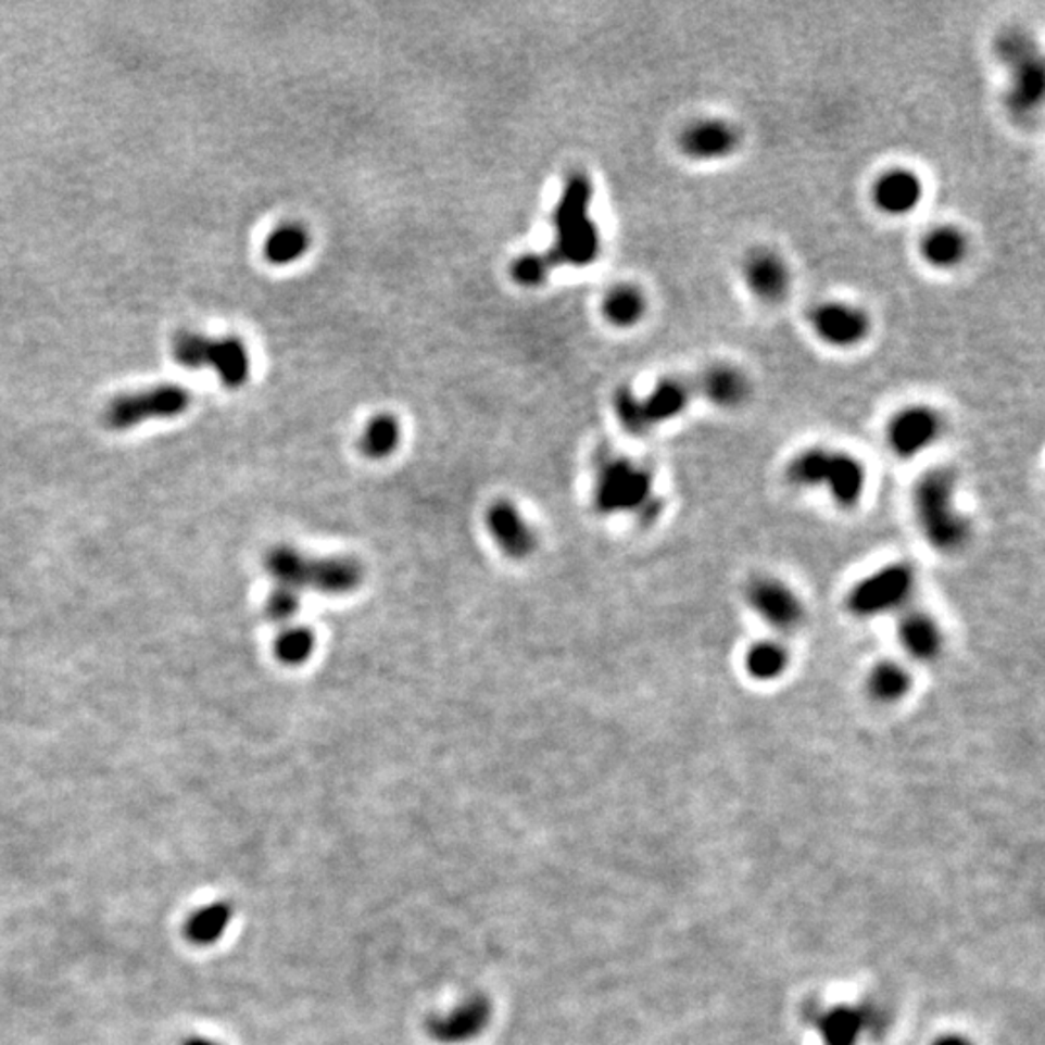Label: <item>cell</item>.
Wrapping results in <instances>:
<instances>
[{
  "label": "cell",
  "mask_w": 1045,
  "mask_h": 1045,
  "mask_svg": "<svg viewBox=\"0 0 1045 1045\" xmlns=\"http://www.w3.org/2000/svg\"><path fill=\"white\" fill-rule=\"evenodd\" d=\"M593 185L586 175L567 178L564 194L554 213L556 242L546 254H529L515 260L512 274L519 285L537 287L544 284L550 272L558 266L586 267L593 264L601 252L599 227L591 219Z\"/></svg>",
  "instance_id": "1"
},
{
  "label": "cell",
  "mask_w": 1045,
  "mask_h": 1045,
  "mask_svg": "<svg viewBox=\"0 0 1045 1045\" xmlns=\"http://www.w3.org/2000/svg\"><path fill=\"white\" fill-rule=\"evenodd\" d=\"M914 515L923 539L943 554H955L970 541V521L957 500L953 470L933 469L914 487Z\"/></svg>",
  "instance_id": "2"
},
{
  "label": "cell",
  "mask_w": 1045,
  "mask_h": 1045,
  "mask_svg": "<svg viewBox=\"0 0 1045 1045\" xmlns=\"http://www.w3.org/2000/svg\"><path fill=\"white\" fill-rule=\"evenodd\" d=\"M792 487L823 488L839 507H856L868 488L864 463L844 450L814 445L796 453L786 467Z\"/></svg>",
  "instance_id": "3"
},
{
  "label": "cell",
  "mask_w": 1045,
  "mask_h": 1045,
  "mask_svg": "<svg viewBox=\"0 0 1045 1045\" xmlns=\"http://www.w3.org/2000/svg\"><path fill=\"white\" fill-rule=\"evenodd\" d=\"M995 53L1009 72L1007 106L1019 118H1030L1044 101L1045 71L1042 54L1034 41L1022 32H1007L997 37Z\"/></svg>",
  "instance_id": "4"
},
{
  "label": "cell",
  "mask_w": 1045,
  "mask_h": 1045,
  "mask_svg": "<svg viewBox=\"0 0 1045 1045\" xmlns=\"http://www.w3.org/2000/svg\"><path fill=\"white\" fill-rule=\"evenodd\" d=\"M171 353L175 363L185 368L198 370L210 366L229 390H237L249 381V349L237 337H207L180 331L173 339Z\"/></svg>",
  "instance_id": "5"
},
{
  "label": "cell",
  "mask_w": 1045,
  "mask_h": 1045,
  "mask_svg": "<svg viewBox=\"0 0 1045 1045\" xmlns=\"http://www.w3.org/2000/svg\"><path fill=\"white\" fill-rule=\"evenodd\" d=\"M695 390L682 378H663L645 398L631 390L616 393V413L626 430L633 435H647L655 426L666 425L682 417L691 405Z\"/></svg>",
  "instance_id": "6"
},
{
  "label": "cell",
  "mask_w": 1045,
  "mask_h": 1045,
  "mask_svg": "<svg viewBox=\"0 0 1045 1045\" xmlns=\"http://www.w3.org/2000/svg\"><path fill=\"white\" fill-rule=\"evenodd\" d=\"M916 587L918 577L912 566L895 562L856 581L846 594V608L861 620L904 610L912 601Z\"/></svg>",
  "instance_id": "7"
},
{
  "label": "cell",
  "mask_w": 1045,
  "mask_h": 1045,
  "mask_svg": "<svg viewBox=\"0 0 1045 1045\" xmlns=\"http://www.w3.org/2000/svg\"><path fill=\"white\" fill-rule=\"evenodd\" d=\"M190 403L192 395L182 386H155L151 390L113 399L105 408V425L113 430H128L148 420L180 417L187 413Z\"/></svg>",
  "instance_id": "8"
},
{
  "label": "cell",
  "mask_w": 1045,
  "mask_h": 1045,
  "mask_svg": "<svg viewBox=\"0 0 1045 1045\" xmlns=\"http://www.w3.org/2000/svg\"><path fill=\"white\" fill-rule=\"evenodd\" d=\"M745 604L759 620L780 633L806 621V606L794 587L775 576H757L745 587Z\"/></svg>",
  "instance_id": "9"
},
{
  "label": "cell",
  "mask_w": 1045,
  "mask_h": 1045,
  "mask_svg": "<svg viewBox=\"0 0 1045 1045\" xmlns=\"http://www.w3.org/2000/svg\"><path fill=\"white\" fill-rule=\"evenodd\" d=\"M809 328L823 345L851 351L866 343L873 324L868 312L858 304L824 301L809 312Z\"/></svg>",
  "instance_id": "10"
},
{
  "label": "cell",
  "mask_w": 1045,
  "mask_h": 1045,
  "mask_svg": "<svg viewBox=\"0 0 1045 1045\" xmlns=\"http://www.w3.org/2000/svg\"><path fill=\"white\" fill-rule=\"evenodd\" d=\"M945 432V420L930 405H908L886 423L889 450L901 459H914L931 450Z\"/></svg>",
  "instance_id": "11"
},
{
  "label": "cell",
  "mask_w": 1045,
  "mask_h": 1045,
  "mask_svg": "<svg viewBox=\"0 0 1045 1045\" xmlns=\"http://www.w3.org/2000/svg\"><path fill=\"white\" fill-rule=\"evenodd\" d=\"M653 496V477L645 467L628 459L606 461L599 475V505L606 512L641 509Z\"/></svg>",
  "instance_id": "12"
},
{
  "label": "cell",
  "mask_w": 1045,
  "mask_h": 1045,
  "mask_svg": "<svg viewBox=\"0 0 1045 1045\" xmlns=\"http://www.w3.org/2000/svg\"><path fill=\"white\" fill-rule=\"evenodd\" d=\"M742 146L738 126L720 116H703L691 121L678 136L683 158L693 163H720L734 158Z\"/></svg>",
  "instance_id": "13"
},
{
  "label": "cell",
  "mask_w": 1045,
  "mask_h": 1045,
  "mask_svg": "<svg viewBox=\"0 0 1045 1045\" xmlns=\"http://www.w3.org/2000/svg\"><path fill=\"white\" fill-rule=\"evenodd\" d=\"M742 281L755 301L775 306L789 299L794 274L789 260L775 249H752L742 260Z\"/></svg>",
  "instance_id": "14"
},
{
  "label": "cell",
  "mask_w": 1045,
  "mask_h": 1045,
  "mask_svg": "<svg viewBox=\"0 0 1045 1045\" xmlns=\"http://www.w3.org/2000/svg\"><path fill=\"white\" fill-rule=\"evenodd\" d=\"M492 1002L484 993H473L461 999L452 1010L436 1015L426 1022L428 1036L436 1044L463 1045L482 1036L492 1020Z\"/></svg>",
  "instance_id": "15"
},
{
  "label": "cell",
  "mask_w": 1045,
  "mask_h": 1045,
  "mask_svg": "<svg viewBox=\"0 0 1045 1045\" xmlns=\"http://www.w3.org/2000/svg\"><path fill=\"white\" fill-rule=\"evenodd\" d=\"M869 192L871 204L879 213L893 219H903L923 204L926 187L912 168L893 167L886 168L873 180Z\"/></svg>",
  "instance_id": "16"
},
{
  "label": "cell",
  "mask_w": 1045,
  "mask_h": 1045,
  "mask_svg": "<svg viewBox=\"0 0 1045 1045\" xmlns=\"http://www.w3.org/2000/svg\"><path fill=\"white\" fill-rule=\"evenodd\" d=\"M921 262L935 272H955L965 266L970 254V239L965 230L941 223L923 232L918 244Z\"/></svg>",
  "instance_id": "17"
},
{
  "label": "cell",
  "mask_w": 1045,
  "mask_h": 1045,
  "mask_svg": "<svg viewBox=\"0 0 1045 1045\" xmlns=\"http://www.w3.org/2000/svg\"><path fill=\"white\" fill-rule=\"evenodd\" d=\"M896 638L904 653L918 663H931L940 658L945 649V631L940 621L926 610L904 612L898 620Z\"/></svg>",
  "instance_id": "18"
},
{
  "label": "cell",
  "mask_w": 1045,
  "mask_h": 1045,
  "mask_svg": "<svg viewBox=\"0 0 1045 1045\" xmlns=\"http://www.w3.org/2000/svg\"><path fill=\"white\" fill-rule=\"evenodd\" d=\"M693 390L700 391L710 405L734 411L752 398V380L734 364L718 363L703 370Z\"/></svg>",
  "instance_id": "19"
},
{
  "label": "cell",
  "mask_w": 1045,
  "mask_h": 1045,
  "mask_svg": "<svg viewBox=\"0 0 1045 1045\" xmlns=\"http://www.w3.org/2000/svg\"><path fill=\"white\" fill-rule=\"evenodd\" d=\"M912 688V672L896 660H879L869 668L866 676V693L869 700L885 707L903 703Z\"/></svg>",
  "instance_id": "20"
},
{
  "label": "cell",
  "mask_w": 1045,
  "mask_h": 1045,
  "mask_svg": "<svg viewBox=\"0 0 1045 1045\" xmlns=\"http://www.w3.org/2000/svg\"><path fill=\"white\" fill-rule=\"evenodd\" d=\"M790 651L779 639H763L747 647L744 670L753 682L771 683L789 672Z\"/></svg>",
  "instance_id": "21"
},
{
  "label": "cell",
  "mask_w": 1045,
  "mask_h": 1045,
  "mask_svg": "<svg viewBox=\"0 0 1045 1045\" xmlns=\"http://www.w3.org/2000/svg\"><path fill=\"white\" fill-rule=\"evenodd\" d=\"M490 529L498 542L509 554L522 556L532 550V532L509 504H498L490 509Z\"/></svg>",
  "instance_id": "22"
},
{
  "label": "cell",
  "mask_w": 1045,
  "mask_h": 1045,
  "mask_svg": "<svg viewBox=\"0 0 1045 1045\" xmlns=\"http://www.w3.org/2000/svg\"><path fill=\"white\" fill-rule=\"evenodd\" d=\"M232 920V908L227 903L207 904L188 918L185 933L188 940L200 947H207L222 940Z\"/></svg>",
  "instance_id": "23"
},
{
  "label": "cell",
  "mask_w": 1045,
  "mask_h": 1045,
  "mask_svg": "<svg viewBox=\"0 0 1045 1045\" xmlns=\"http://www.w3.org/2000/svg\"><path fill=\"white\" fill-rule=\"evenodd\" d=\"M311 247V237L301 225H281L269 235L264 244V254L274 266H289L301 260Z\"/></svg>",
  "instance_id": "24"
},
{
  "label": "cell",
  "mask_w": 1045,
  "mask_h": 1045,
  "mask_svg": "<svg viewBox=\"0 0 1045 1045\" xmlns=\"http://www.w3.org/2000/svg\"><path fill=\"white\" fill-rule=\"evenodd\" d=\"M603 312L612 326L633 328L645 316L647 301H645V294L635 287L621 285L612 289L608 297L604 299Z\"/></svg>",
  "instance_id": "25"
},
{
  "label": "cell",
  "mask_w": 1045,
  "mask_h": 1045,
  "mask_svg": "<svg viewBox=\"0 0 1045 1045\" xmlns=\"http://www.w3.org/2000/svg\"><path fill=\"white\" fill-rule=\"evenodd\" d=\"M398 420L388 415H381L366 426L361 445H363V452L370 457H386L398 448Z\"/></svg>",
  "instance_id": "26"
},
{
  "label": "cell",
  "mask_w": 1045,
  "mask_h": 1045,
  "mask_svg": "<svg viewBox=\"0 0 1045 1045\" xmlns=\"http://www.w3.org/2000/svg\"><path fill=\"white\" fill-rule=\"evenodd\" d=\"M314 638L309 629L294 628L285 631L275 643V653L287 665H299L311 656Z\"/></svg>",
  "instance_id": "27"
},
{
  "label": "cell",
  "mask_w": 1045,
  "mask_h": 1045,
  "mask_svg": "<svg viewBox=\"0 0 1045 1045\" xmlns=\"http://www.w3.org/2000/svg\"><path fill=\"white\" fill-rule=\"evenodd\" d=\"M297 608H299L297 593L287 587H277V591L267 601V616L272 620H287L293 616Z\"/></svg>",
  "instance_id": "28"
},
{
  "label": "cell",
  "mask_w": 1045,
  "mask_h": 1045,
  "mask_svg": "<svg viewBox=\"0 0 1045 1045\" xmlns=\"http://www.w3.org/2000/svg\"><path fill=\"white\" fill-rule=\"evenodd\" d=\"M185 1045H219L217 1042H212V1040H205V1037H192L188 1040Z\"/></svg>",
  "instance_id": "29"
},
{
  "label": "cell",
  "mask_w": 1045,
  "mask_h": 1045,
  "mask_svg": "<svg viewBox=\"0 0 1045 1045\" xmlns=\"http://www.w3.org/2000/svg\"><path fill=\"white\" fill-rule=\"evenodd\" d=\"M940 1045H966V1044L965 1042H962V1040H945V1042H941Z\"/></svg>",
  "instance_id": "30"
}]
</instances>
